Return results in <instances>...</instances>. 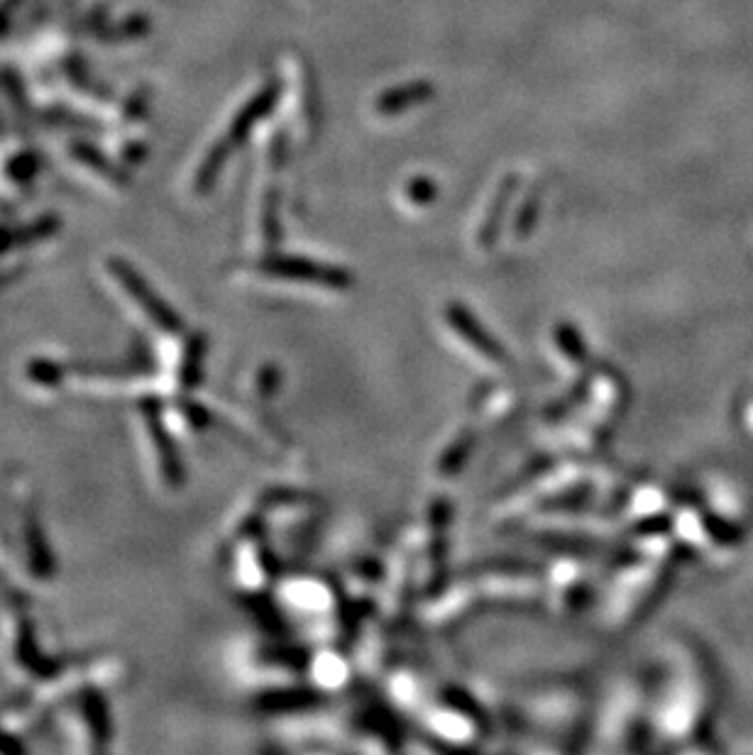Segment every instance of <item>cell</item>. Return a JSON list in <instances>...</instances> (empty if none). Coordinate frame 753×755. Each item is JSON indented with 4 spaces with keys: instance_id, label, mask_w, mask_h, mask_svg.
Listing matches in <instances>:
<instances>
[{
    "instance_id": "1",
    "label": "cell",
    "mask_w": 753,
    "mask_h": 755,
    "mask_svg": "<svg viewBox=\"0 0 753 755\" xmlns=\"http://www.w3.org/2000/svg\"><path fill=\"white\" fill-rule=\"evenodd\" d=\"M448 321L460 335H463L467 343L475 347V350H480L487 360H492V362L507 360V355H504V350L499 347V343H494V340L489 338L485 330L480 328V323H477L463 306L453 303V306L448 308Z\"/></svg>"
},
{
    "instance_id": "2",
    "label": "cell",
    "mask_w": 753,
    "mask_h": 755,
    "mask_svg": "<svg viewBox=\"0 0 753 755\" xmlns=\"http://www.w3.org/2000/svg\"><path fill=\"white\" fill-rule=\"evenodd\" d=\"M316 702V694L311 692H284V694H277L274 699H269V702H265L269 709H287L289 704H294V707H309V704Z\"/></svg>"
},
{
    "instance_id": "3",
    "label": "cell",
    "mask_w": 753,
    "mask_h": 755,
    "mask_svg": "<svg viewBox=\"0 0 753 755\" xmlns=\"http://www.w3.org/2000/svg\"><path fill=\"white\" fill-rule=\"evenodd\" d=\"M467 450H470V440H467V438L465 440H458V443L453 445V450H450V453L443 457V472H445V475H450V472H455L460 465H463Z\"/></svg>"
},
{
    "instance_id": "4",
    "label": "cell",
    "mask_w": 753,
    "mask_h": 755,
    "mask_svg": "<svg viewBox=\"0 0 753 755\" xmlns=\"http://www.w3.org/2000/svg\"><path fill=\"white\" fill-rule=\"evenodd\" d=\"M558 338H560V343H563V350L568 352L570 357H577V360H580V357L585 355V347H582L580 335H577L575 330L565 328L563 325V328H558Z\"/></svg>"
}]
</instances>
